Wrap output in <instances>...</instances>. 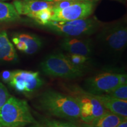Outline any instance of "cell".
<instances>
[{"label":"cell","instance_id":"cell-1","mask_svg":"<svg viewBox=\"0 0 127 127\" xmlns=\"http://www.w3.org/2000/svg\"><path fill=\"white\" fill-rule=\"evenodd\" d=\"M37 105L40 110L58 118L71 121L80 118L78 104L75 98L68 94L47 90L39 96Z\"/></svg>","mask_w":127,"mask_h":127},{"label":"cell","instance_id":"cell-2","mask_svg":"<svg viewBox=\"0 0 127 127\" xmlns=\"http://www.w3.org/2000/svg\"><path fill=\"white\" fill-rule=\"evenodd\" d=\"M36 122L25 100L11 95L0 108V127H25Z\"/></svg>","mask_w":127,"mask_h":127},{"label":"cell","instance_id":"cell-3","mask_svg":"<svg viewBox=\"0 0 127 127\" xmlns=\"http://www.w3.org/2000/svg\"><path fill=\"white\" fill-rule=\"evenodd\" d=\"M103 24L94 16H90L69 21H50L42 26L64 37H86L97 32Z\"/></svg>","mask_w":127,"mask_h":127},{"label":"cell","instance_id":"cell-4","mask_svg":"<svg viewBox=\"0 0 127 127\" xmlns=\"http://www.w3.org/2000/svg\"><path fill=\"white\" fill-rule=\"evenodd\" d=\"M97 32L98 42L111 53L120 54L126 48L127 25L125 18L104 24Z\"/></svg>","mask_w":127,"mask_h":127},{"label":"cell","instance_id":"cell-5","mask_svg":"<svg viewBox=\"0 0 127 127\" xmlns=\"http://www.w3.org/2000/svg\"><path fill=\"white\" fill-rule=\"evenodd\" d=\"M67 94L73 96L78 104L80 118L83 123H88L104 115L107 110L94 95L77 85H64Z\"/></svg>","mask_w":127,"mask_h":127},{"label":"cell","instance_id":"cell-6","mask_svg":"<svg viewBox=\"0 0 127 127\" xmlns=\"http://www.w3.org/2000/svg\"><path fill=\"white\" fill-rule=\"evenodd\" d=\"M40 68L45 75L55 78L75 79L84 74L83 68L73 64L61 52L47 55L40 63Z\"/></svg>","mask_w":127,"mask_h":127},{"label":"cell","instance_id":"cell-7","mask_svg":"<svg viewBox=\"0 0 127 127\" xmlns=\"http://www.w3.org/2000/svg\"><path fill=\"white\" fill-rule=\"evenodd\" d=\"M127 74L114 72L98 73L88 77L84 89L94 95L107 94L123 84H127Z\"/></svg>","mask_w":127,"mask_h":127},{"label":"cell","instance_id":"cell-8","mask_svg":"<svg viewBox=\"0 0 127 127\" xmlns=\"http://www.w3.org/2000/svg\"><path fill=\"white\" fill-rule=\"evenodd\" d=\"M7 84L15 91L29 96L42 87L44 80L38 71L17 69L12 71Z\"/></svg>","mask_w":127,"mask_h":127},{"label":"cell","instance_id":"cell-9","mask_svg":"<svg viewBox=\"0 0 127 127\" xmlns=\"http://www.w3.org/2000/svg\"><path fill=\"white\" fill-rule=\"evenodd\" d=\"M95 2L91 1H79L64 9H52V21H69L90 17L93 14Z\"/></svg>","mask_w":127,"mask_h":127},{"label":"cell","instance_id":"cell-10","mask_svg":"<svg viewBox=\"0 0 127 127\" xmlns=\"http://www.w3.org/2000/svg\"><path fill=\"white\" fill-rule=\"evenodd\" d=\"M60 46L68 53L90 57L93 52V40L86 37H64Z\"/></svg>","mask_w":127,"mask_h":127},{"label":"cell","instance_id":"cell-11","mask_svg":"<svg viewBox=\"0 0 127 127\" xmlns=\"http://www.w3.org/2000/svg\"><path fill=\"white\" fill-rule=\"evenodd\" d=\"M11 40L17 50L26 54H35L42 46V40L38 36L29 33H15Z\"/></svg>","mask_w":127,"mask_h":127},{"label":"cell","instance_id":"cell-12","mask_svg":"<svg viewBox=\"0 0 127 127\" xmlns=\"http://www.w3.org/2000/svg\"><path fill=\"white\" fill-rule=\"evenodd\" d=\"M12 4L19 15L31 18L34 14L41 9L51 8L53 2L44 0H15Z\"/></svg>","mask_w":127,"mask_h":127},{"label":"cell","instance_id":"cell-13","mask_svg":"<svg viewBox=\"0 0 127 127\" xmlns=\"http://www.w3.org/2000/svg\"><path fill=\"white\" fill-rule=\"evenodd\" d=\"M94 95L107 110L127 118V101L118 99L107 94Z\"/></svg>","mask_w":127,"mask_h":127},{"label":"cell","instance_id":"cell-14","mask_svg":"<svg viewBox=\"0 0 127 127\" xmlns=\"http://www.w3.org/2000/svg\"><path fill=\"white\" fill-rule=\"evenodd\" d=\"M18 55L5 31H0V61L15 63Z\"/></svg>","mask_w":127,"mask_h":127},{"label":"cell","instance_id":"cell-15","mask_svg":"<svg viewBox=\"0 0 127 127\" xmlns=\"http://www.w3.org/2000/svg\"><path fill=\"white\" fill-rule=\"evenodd\" d=\"M127 118L108 111L106 113L88 123H82L81 127H116Z\"/></svg>","mask_w":127,"mask_h":127},{"label":"cell","instance_id":"cell-16","mask_svg":"<svg viewBox=\"0 0 127 127\" xmlns=\"http://www.w3.org/2000/svg\"><path fill=\"white\" fill-rule=\"evenodd\" d=\"M20 18L13 4L0 1V23L17 21Z\"/></svg>","mask_w":127,"mask_h":127},{"label":"cell","instance_id":"cell-17","mask_svg":"<svg viewBox=\"0 0 127 127\" xmlns=\"http://www.w3.org/2000/svg\"><path fill=\"white\" fill-rule=\"evenodd\" d=\"M25 127H81L69 122H64L55 120L44 118L35 124Z\"/></svg>","mask_w":127,"mask_h":127},{"label":"cell","instance_id":"cell-18","mask_svg":"<svg viewBox=\"0 0 127 127\" xmlns=\"http://www.w3.org/2000/svg\"><path fill=\"white\" fill-rule=\"evenodd\" d=\"M52 14V7L48 8L36 12L32 16L31 18L34 20L37 24L42 26L50 21Z\"/></svg>","mask_w":127,"mask_h":127},{"label":"cell","instance_id":"cell-19","mask_svg":"<svg viewBox=\"0 0 127 127\" xmlns=\"http://www.w3.org/2000/svg\"><path fill=\"white\" fill-rule=\"evenodd\" d=\"M65 55L73 64L81 68L85 67V65L87 64V63H88L89 60L90 59V57L74 54L67 53Z\"/></svg>","mask_w":127,"mask_h":127},{"label":"cell","instance_id":"cell-20","mask_svg":"<svg viewBox=\"0 0 127 127\" xmlns=\"http://www.w3.org/2000/svg\"><path fill=\"white\" fill-rule=\"evenodd\" d=\"M107 94L118 99L127 101V84H121Z\"/></svg>","mask_w":127,"mask_h":127},{"label":"cell","instance_id":"cell-21","mask_svg":"<svg viewBox=\"0 0 127 127\" xmlns=\"http://www.w3.org/2000/svg\"><path fill=\"white\" fill-rule=\"evenodd\" d=\"M11 95L6 87L1 82H0V108L5 103Z\"/></svg>","mask_w":127,"mask_h":127},{"label":"cell","instance_id":"cell-22","mask_svg":"<svg viewBox=\"0 0 127 127\" xmlns=\"http://www.w3.org/2000/svg\"><path fill=\"white\" fill-rule=\"evenodd\" d=\"M12 71H4L1 74V78L4 82L8 83L11 77Z\"/></svg>","mask_w":127,"mask_h":127},{"label":"cell","instance_id":"cell-23","mask_svg":"<svg viewBox=\"0 0 127 127\" xmlns=\"http://www.w3.org/2000/svg\"><path fill=\"white\" fill-rule=\"evenodd\" d=\"M116 127H127V121L124 120L117 125Z\"/></svg>","mask_w":127,"mask_h":127},{"label":"cell","instance_id":"cell-24","mask_svg":"<svg viewBox=\"0 0 127 127\" xmlns=\"http://www.w3.org/2000/svg\"><path fill=\"white\" fill-rule=\"evenodd\" d=\"M44 1H47V2H57V1H65V0H44ZM82 1H90V0H82Z\"/></svg>","mask_w":127,"mask_h":127},{"label":"cell","instance_id":"cell-25","mask_svg":"<svg viewBox=\"0 0 127 127\" xmlns=\"http://www.w3.org/2000/svg\"><path fill=\"white\" fill-rule=\"evenodd\" d=\"M90 1H93V2H96V1H99V0H90ZM119 1H120V0H119Z\"/></svg>","mask_w":127,"mask_h":127},{"label":"cell","instance_id":"cell-26","mask_svg":"<svg viewBox=\"0 0 127 127\" xmlns=\"http://www.w3.org/2000/svg\"><path fill=\"white\" fill-rule=\"evenodd\" d=\"M5 1V0H0V1Z\"/></svg>","mask_w":127,"mask_h":127}]
</instances>
